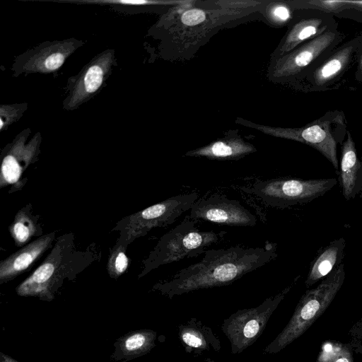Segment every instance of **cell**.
Wrapping results in <instances>:
<instances>
[{"label": "cell", "mask_w": 362, "mask_h": 362, "mask_svg": "<svg viewBox=\"0 0 362 362\" xmlns=\"http://www.w3.org/2000/svg\"><path fill=\"white\" fill-rule=\"evenodd\" d=\"M206 19L205 13L199 9H191L182 16V22L187 25L192 26L202 23Z\"/></svg>", "instance_id": "27"}, {"label": "cell", "mask_w": 362, "mask_h": 362, "mask_svg": "<svg viewBox=\"0 0 362 362\" xmlns=\"http://www.w3.org/2000/svg\"><path fill=\"white\" fill-rule=\"evenodd\" d=\"M30 128L21 131L1 151L0 189L11 186L9 193L25 186L23 175L39 160L42 135L37 132L30 138Z\"/></svg>", "instance_id": "11"}, {"label": "cell", "mask_w": 362, "mask_h": 362, "mask_svg": "<svg viewBox=\"0 0 362 362\" xmlns=\"http://www.w3.org/2000/svg\"><path fill=\"white\" fill-rule=\"evenodd\" d=\"M177 335L186 353L200 356L205 352H218L221 349L220 339L211 327L192 317L177 327Z\"/></svg>", "instance_id": "18"}, {"label": "cell", "mask_w": 362, "mask_h": 362, "mask_svg": "<svg viewBox=\"0 0 362 362\" xmlns=\"http://www.w3.org/2000/svg\"><path fill=\"white\" fill-rule=\"evenodd\" d=\"M347 124L345 113L342 110H329L303 127L284 130L281 135L317 150L338 173L337 146H341L346 139Z\"/></svg>", "instance_id": "9"}, {"label": "cell", "mask_w": 362, "mask_h": 362, "mask_svg": "<svg viewBox=\"0 0 362 362\" xmlns=\"http://www.w3.org/2000/svg\"><path fill=\"white\" fill-rule=\"evenodd\" d=\"M338 173L344 199L349 201L357 197L362 192V160L358 157L356 144L349 129L341 145Z\"/></svg>", "instance_id": "17"}, {"label": "cell", "mask_w": 362, "mask_h": 362, "mask_svg": "<svg viewBox=\"0 0 362 362\" xmlns=\"http://www.w3.org/2000/svg\"><path fill=\"white\" fill-rule=\"evenodd\" d=\"M301 8L313 9L332 14L338 13L351 6V2L339 1L309 0L302 1Z\"/></svg>", "instance_id": "26"}, {"label": "cell", "mask_w": 362, "mask_h": 362, "mask_svg": "<svg viewBox=\"0 0 362 362\" xmlns=\"http://www.w3.org/2000/svg\"><path fill=\"white\" fill-rule=\"evenodd\" d=\"M303 10V14L299 16L286 37L282 52L292 51L338 25L332 14L313 9Z\"/></svg>", "instance_id": "16"}, {"label": "cell", "mask_w": 362, "mask_h": 362, "mask_svg": "<svg viewBox=\"0 0 362 362\" xmlns=\"http://www.w3.org/2000/svg\"><path fill=\"white\" fill-rule=\"evenodd\" d=\"M252 146L236 141H216L206 147L189 152V156H206L209 158L227 160L240 158L253 151Z\"/></svg>", "instance_id": "22"}, {"label": "cell", "mask_w": 362, "mask_h": 362, "mask_svg": "<svg viewBox=\"0 0 362 362\" xmlns=\"http://www.w3.org/2000/svg\"><path fill=\"white\" fill-rule=\"evenodd\" d=\"M344 279V264L341 262L317 287L302 296L288 324L264 348V353L276 354L300 337L328 308Z\"/></svg>", "instance_id": "3"}, {"label": "cell", "mask_w": 362, "mask_h": 362, "mask_svg": "<svg viewBox=\"0 0 362 362\" xmlns=\"http://www.w3.org/2000/svg\"><path fill=\"white\" fill-rule=\"evenodd\" d=\"M361 52L362 33L332 50L300 81L302 90L325 92L339 88L345 76L356 66Z\"/></svg>", "instance_id": "8"}, {"label": "cell", "mask_w": 362, "mask_h": 362, "mask_svg": "<svg viewBox=\"0 0 362 362\" xmlns=\"http://www.w3.org/2000/svg\"><path fill=\"white\" fill-rule=\"evenodd\" d=\"M317 362H353L350 351L341 344H325Z\"/></svg>", "instance_id": "24"}, {"label": "cell", "mask_w": 362, "mask_h": 362, "mask_svg": "<svg viewBox=\"0 0 362 362\" xmlns=\"http://www.w3.org/2000/svg\"><path fill=\"white\" fill-rule=\"evenodd\" d=\"M83 45V40L74 37L43 42L16 57L11 66L13 76L56 73L66 60Z\"/></svg>", "instance_id": "12"}, {"label": "cell", "mask_w": 362, "mask_h": 362, "mask_svg": "<svg viewBox=\"0 0 362 362\" xmlns=\"http://www.w3.org/2000/svg\"><path fill=\"white\" fill-rule=\"evenodd\" d=\"M40 215L35 214L30 203L19 209L11 223L8 230L16 247H23L34 237L43 235Z\"/></svg>", "instance_id": "21"}, {"label": "cell", "mask_w": 362, "mask_h": 362, "mask_svg": "<svg viewBox=\"0 0 362 362\" xmlns=\"http://www.w3.org/2000/svg\"><path fill=\"white\" fill-rule=\"evenodd\" d=\"M276 244L245 248L209 250L202 259L156 283L153 291L169 299L194 291L230 285L277 257Z\"/></svg>", "instance_id": "1"}, {"label": "cell", "mask_w": 362, "mask_h": 362, "mask_svg": "<svg viewBox=\"0 0 362 362\" xmlns=\"http://www.w3.org/2000/svg\"><path fill=\"white\" fill-rule=\"evenodd\" d=\"M197 222L198 220L192 219L187 216L165 233L142 261L143 267L138 278L144 276L160 266L204 253L206 247L218 243L226 233L200 230L196 226Z\"/></svg>", "instance_id": "4"}, {"label": "cell", "mask_w": 362, "mask_h": 362, "mask_svg": "<svg viewBox=\"0 0 362 362\" xmlns=\"http://www.w3.org/2000/svg\"><path fill=\"white\" fill-rule=\"evenodd\" d=\"M117 66L115 51L106 49L95 56L76 76L68 78L63 108L74 110L102 90Z\"/></svg>", "instance_id": "10"}, {"label": "cell", "mask_w": 362, "mask_h": 362, "mask_svg": "<svg viewBox=\"0 0 362 362\" xmlns=\"http://www.w3.org/2000/svg\"><path fill=\"white\" fill-rule=\"evenodd\" d=\"M188 216L194 220L231 226H254L257 217L239 201L225 195L211 194L197 199L192 206Z\"/></svg>", "instance_id": "14"}, {"label": "cell", "mask_w": 362, "mask_h": 362, "mask_svg": "<svg viewBox=\"0 0 362 362\" xmlns=\"http://www.w3.org/2000/svg\"><path fill=\"white\" fill-rule=\"evenodd\" d=\"M345 37L337 25L300 45L282 62L281 75L300 81Z\"/></svg>", "instance_id": "13"}, {"label": "cell", "mask_w": 362, "mask_h": 362, "mask_svg": "<svg viewBox=\"0 0 362 362\" xmlns=\"http://www.w3.org/2000/svg\"><path fill=\"white\" fill-rule=\"evenodd\" d=\"M56 232L42 235L0 262V284L13 280L28 271L53 247Z\"/></svg>", "instance_id": "15"}, {"label": "cell", "mask_w": 362, "mask_h": 362, "mask_svg": "<svg viewBox=\"0 0 362 362\" xmlns=\"http://www.w3.org/2000/svg\"><path fill=\"white\" fill-rule=\"evenodd\" d=\"M337 183L334 177L308 180L276 177L256 180L250 186L240 189L258 197L268 206L284 209L310 202L323 196Z\"/></svg>", "instance_id": "5"}, {"label": "cell", "mask_w": 362, "mask_h": 362, "mask_svg": "<svg viewBox=\"0 0 362 362\" xmlns=\"http://www.w3.org/2000/svg\"><path fill=\"white\" fill-rule=\"evenodd\" d=\"M199 194L192 192L169 197L145 209L123 217L112 231H118L116 243L128 247L151 230L173 223L183 213L190 210Z\"/></svg>", "instance_id": "6"}, {"label": "cell", "mask_w": 362, "mask_h": 362, "mask_svg": "<svg viewBox=\"0 0 362 362\" xmlns=\"http://www.w3.org/2000/svg\"><path fill=\"white\" fill-rule=\"evenodd\" d=\"M354 78L357 82L362 83V52L360 54L356 66Z\"/></svg>", "instance_id": "29"}, {"label": "cell", "mask_w": 362, "mask_h": 362, "mask_svg": "<svg viewBox=\"0 0 362 362\" xmlns=\"http://www.w3.org/2000/svg\"><path fill=\"white\" fill-rule=\"evenodd\" d=\"M204 362H215V361L210 358H207L205 359Z\"/></svg>", "instance_id": "31"}, {"label": "cell", "mask_w": 362, "mask_h": 362, "mask_svg": "<svg viewBox=\"0 0 362 362\" xmlns=\"http://www.w3.org/2000/svg\"><path fill=\"white\" fill-rule=\"evenodd\" d=\"M156 332L140 329L129 332L114 343L115 351L110 356L114 362H127L148 354L156 346Z\"/></svg>", "instance_id": "19"}, {"label": "cell", "mask_w": 362, "mask_h": 362, "mask_svg": "<svg viewBox=\"0 0 362 362\" xmlns=\"http://www.w3.org/2000/svg\"><path fill=\"white\" fill-rule=\"evenodd\" d=\"M74 241L73 233L57 237L43 262L16 288V293L50 302L65 280H74L100 258L95 246L88 245L85 250H79Z\"/></svg>", "instance_id": "2"}, {"label": "cell", "mask_w": 362, "mask_h": 362, "mask_svg": "<svg viewBox=\"0 0 362 362\" xmlns=\"http://www.w3.org/2000/svg\"><path fill=\"white\" fill-rule=\"evenodd\" d=\"M28 109V103H15L0 106V129H6L8 126L18 121Z\"/></svg>", "instance_id": "25"}, {"label": "cell", "mask_w": 362, "mask_h": 362, "mask_svg": "<svg viewBox=\"0 0 362 362\" xmlns=\"http://www.w3.org/2000/svg\"><path fill=\"white\" fill-rule=\"evenodd\" d=\"M300 277L296 276L286 288L258 306L238 310L223 320L221 329L230 342L232 354L242 353L259 339L272 315Z\"/></svg>", "instance_id": "7"}, {"label": "cell", "mask_w": 362, "mask_h": 362, "mask_svg": "<svg viewBox=\"0 0 362 362\" xmlns=\"http://www.w3.org/2000/svg\"><path fill=\"white\" fill-rule=\"evenodd\" d=\"M273 14L281 22H287L291 18V10L286 5H280L275 7Z\"/></svg>", "instance_id": "28"}, {"label": "cell", "mask_w": 362, "mask_h": 362, "mask_svg": "<svg viewBox=\"0 0 362 362\" xmlns=\"http://www.w3.org/2000/svg\"><path fill=\"white\" fill-rule=\"evenodd\" d=\"M127 248V246L115 243L110 249L107 262V271L110 278L116 279L127 270L129 259Z\"/></svg>", "instance_id": "23"}, {"label": "cell", "mask_w": 362, "mask_h": 362, "mask_svg": "<svg viewBox=\"0 0 362 362\" xmlns=\"http://www.w3.org/2000/svg\"><path fill=\"white\" fill-rule=\"evenodd\" d=\"M0 362H21L11 358V356L0 352Z\"/></svg>", "instance_id": "30"}, {"label": "cell", "mask_w": 362, "mask_h": 362, "mask_svg": "<svg viewBox=\"0 0 362 362\" xmlns=\"http://www.w3.org/2000/svg\"><path fill=\"white\" fill-rule=\"evenodd\" d=\"M345 247L346 240L341 237L331 241L318 252L309 268L305 281L307 287L325 278L341 263Z\"/></svg>", "instance_id": "20"}]
</instances>
